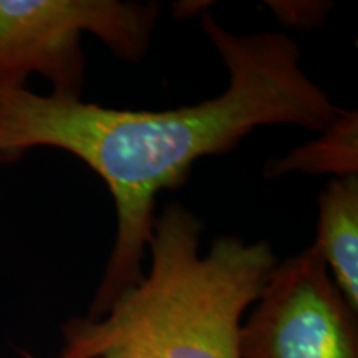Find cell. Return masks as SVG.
<instances>
[{"instance_id":"obj_1","label":"cell","mask_w":358,"mask_h":358,"mask_svg":"<svg viewBox=\"0 0 358 358\" xmlns=\"http://www.w3.org/2000/svg\"><path fill=\"white\" fill-rule=\"evenodd\" d=\"M203 27L229 83L198 105L133 111L27 88L0 93L2 163L20 159L32 148L64 150L92 168L113 198V248L87 319H100L143 279L156 198L181 185L196 161L229 153L259 127L292 124L320 133L342 111L303 71L301 47L289 35L231 34L209 13Z\"/></svg>"},{"instance_id":"obj_2","label":"cell","mask_w":358,"mask_h":358,"mask_svg":"<svg viewBox=\"0 0 358 358\" xmlns=\"http://www.w3.org/2000/svg\"><path fill=\"white\" fill-rule=\"evenodd\" d=\"M182 204L155 219L150 271L100 319L66 322L60 358H241L244 313L279 262L266 241L214 239Z\"/></svg>"},{"instance_id":"obj_3","label":"cell","mask_w":358,"mask_h":358,"mask_svg":"<svg viewBox=\"0 0 358 358\" xmlns=\"http://www.w3.org/2000/svg\"><path fill=\"white\" fill-rule=\"evenodd\" d=\"M158 17V3L0 0V93L25 88L37 73L50 82V96L82 100L83 35H95L124 62H140Z\"/></svg>"},{"instance_id":"obj_4","label":"cell","mask_w":358,"mask_h":358,"mask_svg":"<svg viewBox=\"0 0 358 358\" xmlns=\"http://www.w3.org/2000/svg\"><path fill=\"white\" fill-rule=\"evenodd\" d=\"M254 303L241 358H358V312L313 244L277 262Z\"/></svg>"},{"instance_id":"obj_5","label":"cell","mask_w":358,"mask_h":358,"mask_svg":"<svg viewBox=\"0 0 358 358\" xmlns=\"http://www.w3.org/2000/svg\"><path fill=\"white\" fill-rule=\"evenodd\" d=\"M315 249L358 312V176L334 178L319 198Z\"/></svg>"},{"instance_id":"obj_6","label":"cell","mask_w":358,"mask_h":358,"mask_svg":"<svg viewBox=\"0 0 358 358\" xmlns=\"http://www.w3.org/2000/svg\"><path fill=\"white\" fill-rule=\"evenodd\" d=\"M287 173L334 174L335 178L358 176L357 111L342 110L337 118L320 131L317 140L271 161L266 168L267 178H279Z\"/></svg>"},{"instance_id":"obj_7","label":"cell","mask_w":358,"mask_h":358,"mask_svg":"<svg viewBox=\"0 0 358 358\" xmlns=\"http://www.w3.org/2000/svg\"><path fill=\"white\" fill-rule=\"evenodd\" d=\"M282 24L290 27H317L324 24L332 3L327 2H268Z\"/></svg>"},{"instance_id":"obj_8","label":"cell","mask_w":358,"mask_h":358,"mask_svg":"<svg viewBox=\"0 0 358 358\" xmlns=\"http://www.w3.org/2000/svg\"><path fill=\"white\" fill-rule=\"evenodd\" d=\"M22 355H24V358H35L34 355H30V353H22Z\"/></svg>"}]
</instances>
